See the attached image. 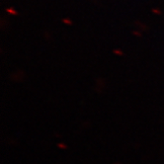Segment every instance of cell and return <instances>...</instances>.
Returning a JSON list of instances; mask_svg holds the SVG:
<instances>
[]
</instances>
